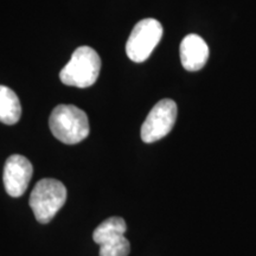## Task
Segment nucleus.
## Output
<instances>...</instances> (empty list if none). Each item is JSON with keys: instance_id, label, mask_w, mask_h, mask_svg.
I'll use <instances>...</instances> for the list:
<instances>
[{"instance_id": "1", "label": "nucleus", "mask_w": 256, "mask_h": 256, "mask_svg": "<svg viewBox=\"0 0 256 256\" xmlns=\"http://www.w3.org/2000/svg\"><path fill=\"white\" fill-rule=\"evenodd\" d=\"M49 126L54 136L66 145L81 142L90 130L87 114L72 104L57 106L50 115Z\"/></svg>"}, {"instance_id": "2", "label": "nucleus", "mask_w": 256, "mask_h": 256, "mask_svg": "<svg viewBox=\"0 0 256 256\" xmlns=\"http://www.w3.org/2000/svg\"><path fill=\"white\" fill-rule=\"evenodd\" d=\"M101 58L90 46H80L74 51L72 58L60 70V78L64 84L78 88H88L94 84L100 75Z\"/></svg>"}, {"instance_id": "3", "label": "nucleus", "mask_w": 256, "mask_h": 256, "mask_svg": "<svg viewBox=\"0 0 256 256\" xmlns=\"http://www.w3.org/2000/svg\"><path fill=\"white\" fill-rule=\"evenodd\" d=\"M66 200V188L52 178L40 179L31 192L30 206L40 223H49Z\"/></svg>"}, {"instance_id": "4", "label": "nucleus", "mask_w": 256, "mask_h": 256, "mask_svg": "<svg viewBox=\"0 0 256 256\" xmlns=\"http://www.w3.org/2000/svg\"><path fill=\"white\" fill-rule=\"evenodd\" d=\"M162 36V26L156 19L140 20L130 32L126 44V52L130 60L142 63L151 56Z\"/></svg>"}, {"instance_id": "5", "label": "nucleus", "mask_w": 256, "mask_h": 256, "mask_svg": "<svg viewBox=\"0 0 256 256\" xmlns=\"http://www.w3.org/2000/svg\"><path fill=\"white\" fill-rule=\"evenodd\" d=\"M127 224L121 217H110L92 232V240L100 246V256H128L130 241L124 238Z\"/></svg>"}, {"instance_id": "6", "label": "nucleus", "mask_w": 256, "mask_h": 256, "mask_svg": "<svg viewBox=\"0 0 256 256\" xmlns=\"http://www.w3.org/2000/svg\"><path fill=\"white\" fill-rule=\"evenodd\" d=\"M177 104L170 98H164L156 104L142 124V142L151 144L168 136L177 120Z\"/></svg>"}, {"instance_id": "7", "label": "nucleus", "mask_w": 256, "mask_h": 256, "mask_svg": "<svg viewBox=\"0 0 256 256\" xmlns=\"http://www.w3.org/2000/svg\"><path fill=\"white\" fill-rule=\"evenodd\" d=\"M34 168L30 160L23 156H8L4 166V186L11 197H20L26 191Z\"/></svg>"}, {"instance_id": "8", "label": "nucleus", "mask_w": 256, "mask_h": 256, "mask_svg": "<svg viewBox=\"0 0 256 256\" xmlns=\"http://www.w3.org/2000/svg\"><path fill=\"white\" fill-rule=\"evenodd\" d=\"M209 58V46L198 34H188L180 44V60L188 72H198Z\"/></svg>"}, {"instance_id": "9", "label": "nucleus", "mask_w": 256, "mask_h": 256, "mask_svg": "<svg viewBox=\"0 0 256 256\" xmlns=\"http://www.w3.org/2000/svg\"><path fill=\"white\" fill-rule=\"evenodd\" d=\"M22 115V106L16 92L5 86H0V122L17 124Z\"/></svg>"}]
</instances>
